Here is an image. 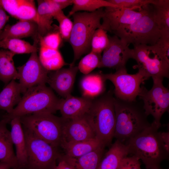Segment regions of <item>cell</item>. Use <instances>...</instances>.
Returning <instances> with one entry per match:
<instances>
[{"label": "cell", "mask_w": 169, "mask_h": 169, "mask_svg": "<svg viewBox=\"0 0 169 169\" xmlns=\"http://www.w3.org/2000/svg\"><path fill=\"white\" fill-rule=\"evenodd\" d=\"M158 129L152 123L125 144L129 154L141 160L146 169H161V162L168 158L169 149L162 142Z\"/></svg>", "instance_id": "obj_1"}, {"label": "cell", "mask_w": 169, "mask_h": 169, "mask_svg": "<svg viewBox=\"0 0 169 169\" xmlns=\"http://www.w3.org/2000/svg\"><path fill=\"white\" fill-rule=\"evenodd\" d=\"M115 97L113 90L93 99L84 115L96 137L105 146L111 144L114 137L115 124Z\"/></svg>", "instance_id": "obj_2"}, {"label": "cell", "mask_w": 169, "mask_h": 169, "mask_svg": "<svg viewBox=\"0 0 169 169\" xmlns=\"http://www.w3.org/2000/svg\"><path fill=\"white\" fill-rule=\"evenodd\" d=\"M115 124L114 137L125 144L151 125L143 104L115 97Z\"/></svg>", "instance_id": "obj_3"}, {"label": "cell", "mask_w": 169, "mask_h": 169, "mask_svg": "<svg viewBox=\"0 0 169 169\" xmlns=\"http://www.w3.org/2000/svg\"><path fill=\"white\" fill-rule=\"evenodd\" d=\"M127 44L153 45L162 37L169 35L162 28L154 12L152 4L148 12L133 23L121 25L113 33Z\"/></svg>", "instance_id": "obj_4"}, {"label": "cell", "mask_w": 169, "mask_h": 169, "mask_svg": "<svg viewBox=\"0 0 169 169\" xmlns=\"http://www.w3.org/2000/svg\"><path fill=\"white\" fill-rule=\"evenodd\" d=\"M60 99L50 88L45 84L28 89L23 94L20 101L11 112L3 116L8 123L13 118L28 115L47 113L53 114L58 110Z\"/></svg>", "instance_id": "obj_5"}, {"label": "cell", "mask_w": 169, "mask_h": 169, "mask_svg": "<svg viewBox=\"0 0 169 169\" xmlns=\"http://www.w3.org/2000/svg\"><path fill=\"white\" fill-rule=\"evenodd\" d=\"M104 9L101 8L92 12H77L72 15L73 25L69 40L74 54L73 61L75 62L91 49L90 43L95 31L101 28V20L104 14Z\"/></svg>", "instance_id": "obj_6"}, {"label": "cell", "mask_w": 169, "mask_h": 169, "mask_svg": "<svg viewBox=\"0 0 169 169\" xmlns=\"http://www.w3.org/2000/svg\"><path fill=\"white\" fill-rule=\"evenodd\" d=\"M20 117L23 127L52 146H60L66 119L47 113L31 114Z\"/></svg>", "instance_id": "obj_7"}, {"label": "cell", "mask_w": 169, "mask_h": 169, "mask_svg": "<svg viewBox=\"0 0 169 169\" xmlns=\"http://www.w3.org/2000/svg\"><path fill=\"white\" fill-rule=\"evenodd\" d=\"M23 128L27 155L26 169H54L61 154L58 148L40 138L29 130Z\"/></svg>", "instance_id": "obj_8"}, {"label": "cell", "mask_w": 169, "mask_h": 169, "mask_svg": "<svg viewBox=\"0 0 169 169\" xmlns=\"http://www.w3.org/2000/svg\"><path fill=\"white\" fill-rule=\"evenodd\" d=\"M131 59L137 63L133 68L143 70L148 79L151 77L169 78V59L156 44L134 46L131 49Z\"/></svg>", "instance_id": "obj_9"}, {"label": "cell", "mask_w": 169, "mask_h": 169, "mask_svg": "<svg viewBox=\"0 0 169 169\" xmlns=\"http://www.w3.org/2000/svg\"><path fill=\"white\" fill-rule=\"evenodd\" d=\"M153 86L148 90L141 86L139 95L143 101V108L146 114L152 115L153 123L158 129L161 125L160 120L163 114L168 111L169 107V90L163 84V78L153 77Z\"/></svg>", "instance_id": "obj_10"}, {"label": "cell", "mask_w": 169, "mask_h": 169, "mask_svg": "<svg viewBox=\"0 0 169 169\" xmlns=\"http://www.w3.org/2000/svg\"><path fill=\"white\" fill-rule=\"evenodd\" d=\"M102 75L106 80H108L113 84L115 98L130 101L136 100L141 90V84L149 79L144 71L140 69L134 74L128 73L125 68L117 70L114 73H102Z\"/></svg>", "instance_id": "obj_11"}, {"label": "cell", "mask_w": 169, "mask_h": 169, "mask_svg": "<svg viewBox=\"0 0 169 169\" xmlns=\"http://www.w3.org/2000/svg\"><path fill=\"white\" fill-rule=\"evenodd\" d=\"M17 69L23 94L31 87L45 84L47 83L49 71L41 64L37 51L32 53L27 62Z\"/></svg>", "instance_id": "obj_12"}, {"label": "cell", "mask_w": 169, "mask_h": 169, "mask_svg": "<svg viewBox=\"0 0 169 169\" xmlns=\"http://www.w3.org/2000/svg\"><path fill=\"white\" fill-rule=\"evenodd\" d=\"M151 4L144 7L138 11L135 10L136 8H106L104 9L101 28L113 33L120 26L130 24L145 14Z\"/></svg>", "instance_id": "obj_13"}, {"label": "cell", "mask_w": 169, "mask_h": 169, "mask_svg": "<svg viewBox=\"0 0 169 169\" xmlns=\"http://www.w3.org/2000/svg\"><path fill=\"white\" fill-rule=\"evenodd\" d=\"M109 43L103 51L98 67L116 69L125 68L126 64L131 59V49L123 40L114 35L109 36Z\"/></svg>", "instance_id": "obj_14"}, {"label": "cell", "mask_w": 169, "mask_h": 169, "mask_svg": "<svg viewBox=\"0 0 169 169\" xmlns=\"http://www.w3.org/2000/svg\"><path fill=\"white\" fill-rule=\"evenodd\" d=\"M68 68H61L49 73L47 83L51 88L65 98L71 95L75 77L79 70L77 66L70 64Z\"/></svg>", "instance_id": "obj_15"}, {"label": "cell", "mask_w": 169, "mask_h": 169, "mask_svg": "<svg viewBox=\"0 0 169 169\" xmlns=\"http://www.w3.org/2000/svg\"><path fill=\"white\" fill-rule=\"evenodd\" d=\"M62 135V143L82 141L96 137L93 129L84 116L72 119H66L63 127Z\"/></svg>", "instance_id": "obj_16"}, {"label": "cell", "mask_w": 169, "mask_h": 169, "mask_svg": "<svg viewBox=\"0 0 169 169\" xmlns=\"http://www.w3.org/2000/svg\"><path fill=\"white\" fill-rule=\"evenodd\" d=\"M93 99L83 96L75 97L71 95L60 99L59 105L62 117L70 120L84 116L89 110Z\"/></svg>", "instance_id": "obj_17"}, {"label": "cell", "mask_w": 169, "mask_h": 169, "mask_svg": "<svg viewBox=\"0 0 169 169\" xmlns=\"http://www.w3.org/2000/svg\"><path fill=\"white\" fill-rule=\"evenodd\" d=\"M12 140L15 146L16 156L19 169H26L27 164V147L24 134L20 117L13 118L10 122Z\"/></svg>", "instance_id": "obj_18"}, {"label": "cell", "mask_w": 169, "mask_h": 169, "mask_svg": "<svg viewBox=\"0 0 169 169\" xmlns=\"http://www.w3.org/2000/svg\"><path fill=\"white\" fill-rule=\"evenodd\" d=\"M38 25L31 21L19 20L15 24L7 25L0 32V40L6 38L21 39L33 37L38 39Z\"/></svg>", "instance_id": "obj_19"}, {"label": "cell", "mask_w": 169, "mask_h": 169, "mask_svg": "<svg viewBox=\"0 0 169 169\" xmlns=\"http://www.w3.org/2000/svg\"><path fill=\"white\" fill-rule=\"evenodd\" d=\"M7 124L3 119L0 121V162L9 164L13 169H19L10 132L7 127Z\"/></svg>", "instance_id": "obj_20"}, {"label": "cell", "mask_w": 169, "mask_h": 169, "mask_svg": "<svg viewBox=\"0 0 169 169\" xmlns=\"http://www.w3.org/2000/svg\"><path fill=\"white\" fill-rule=\"evenodd\" d=\"M105 81L102 72L84 75L80 82L82 96L93 99L100 95L105 92Z\"/></svg>", "instance_id": "obj_21"}, {"label": "cell", "mask_w": 169, "mask_h": 169, "mask_svg": "<svg viewBox=\"0 0 169 169\" xmlns=\"http://www.w3.org/2000/svg\"><path fill=\"white\" fill-rule=\"evenodd\" d=\"M129 154L128 146L116 140L104 154L98 169H117L122 160Z\"/></svg>", "instance_id": "obj_22"}, {"label": "cell", "mask_w": 169, "mask_h": 169, "mask_svg": "<svg viewBox=\"0 0 169 169\" xmlns=\"http://www.w3.org/2000/svg\"><path fill=\"white\" fill-rule=\"evenodd\" d=\"M37 1L38 38L58 29V26L52 25L54 15L56 12L46 0Z\"/></svg>", "instance_id": "obj_23"}, {"label": "cell", "mask_w": 169, "mask_h": 169, "mask_svg": "<svg viewBox=\"0 0 169 169\" xmlns=\"http://www.w3.org/2000/svg\"><path fill=\"white\" fill-rule=\"evenodd\" d=\"M104 145L97 138L73 142H62L60 146L65 154L72 157L77 158ZM105 146V145H104Z\"/></svg>", "instance_id": "obj_24"}, {"label": "cell", "mask_w": 169, "mask_h": 169, "mask_svg": "<svg viewBox=\"0 0 169 169\" xmlns=\"http://www.w3.org/2000/svg\"><path fill=\"white\" fill-rule=\"evenodd\" d=\"M21 93L19 83L15 80H12L0 93V109L7 114L11 112L21 100Z\"/></svg>", "instance_id": "obj_25"}, {"label": "cell", "mask_w": 169, "mask_h": 169, "mask_svg": "<svg viewBox=\"0 0 169 169\" xmlns=\"http://www.w3.org/2000/svg\"><path fill=\"white\" fill-rule=\"evenodd\" d=\"M38 57L42 65L49 71L58 70L68 64L59 50L40 46Z\"/></svg>", "instance_id": "obj_26"}, {"label": "cell", "mask_w": 169, "mask_h": 169, "mask_svg": "<svg viewBox=\"0 0 169 169\" xmlns=\"http://www.w3.org/2000/svg\"><path fill=\"white\" fill-rule=\"evenodd\" d=\"M15 55L8 50H0V80L6 85L12 80L18 79L13 60Z\"/></svg>", "instance_id": "obj_27"}, {"label": "cell", "mask_w": 169, "mask_h": 169, "mask_svg": "<svg viewBox=\"0 0 169 169\" xmlns=\"http://www.w3.org/2000/svg\"><path fill=\"white\" fill-rule=\"evenodd\" d=\"M35 41L33 44L21 39L6 38L0 40V48L16 54H29L37 51V44Z\"/></svg>", "instance_id": "obj_28"}, {"label": "cell", "mask_w": 169, "mask_h": 169, "mask_svg": "<svg viewBox=\"0 0 169 169\" xmlns=\"http://www.w3.org/2000/svg\"><path fill=\"white\" fill-rule=\"evenodd\" d=\"M72 5L68 17L79 12H92L104 7H118L108 0H73Z\"/></svg>", "instance_id": "obj_29"}, {"label": "cell", "mask_w": 169, "mask_h": 169, "mask_svg": "<svg viewBox=\"0 0 169 169\" xmlns=\"http://www.w3.org/2000/svg\"><path fill=\"white\" fill-rule=\"evenodd\" d=\"M105 146L102 145L76 158V169H98L104 154Z\"/></svg>", "instance_id": "obj_30"}, {"label": "cell", "mask_w": 169, "mask_h": 169, "mask_svg": "<svg viewBox=\"0 0 169 169\" xmlns=\"http://www.w3.org/2000/svg\"><path fill=\"white\" fill-rule=\"evenodd\" d=\"M152 4L159 24L166 32L169 33V0H155Z\"/></svg>", "instance_id": "obj_31"}, {"label": "cell", "mask_w": 169, "mask_h": 169, "mask_svg": "<svg viewBox=\"0 0 169 169\" xmlns=\"http://www.w3.org/2000/svg\"><path fill=\"white\" fill-rule=\"evenodd\" d=\"M15 18L19 20L31 21L37 24V10L34 1L23 0Z\"/></svg>", "instance_id": "obj_32"}, {"label": "cell", "mask_w": 169, "mask_h": 169, "mask_svg": "<svg viewBox=\"0 0 169 169\" xmlns=\"http://www.w3.org/2000/svg\"><path fill=\"white\" fill-rule=\"evenodd\" d=\"M101 58V54L90 51L80 61L77 66L78 70L84 75L90 73L98 68Z\"/></svg>", "instance_id": "obj_33"}, {"label": "cell", "mask_w": 169, "mask_h": 169, "mask_svg": "<svg viewBox=\"0 0 169 169\" xmlns=\"http://www.w3.org/2000/svg\"><path fill=\"white\" fill-rule=\"evenodd\" d=\"M109 43V38L107 31L101 28H99L95 31L92 37L91 51L101 54Z\"/></svg>", "instance_id": "obj_34"}, {"label": "cell", "mask_w": 169, "mask_h": 169, "mask_svg": "<svg viewBox=\"0 0 169 169\" xmlns=\"http://www.w3.org/2000/svg\"><path fill=\"white\" fill-rule=\"evenodd\" d=\"M54 19L59 23L58 31L62 39L69 41L73 27V22L64 14L63 10L56 12L54 15Z\"/></svg>", "instance_id": "obj_35"}, {"label": "cell", "mask_w": 169, "mask_h": 169, "mask_svg": "<svg viewBox=\"0 0 169 169\" xmlns=\"http://www.w3.org/2000/svg\"><path fill=\"white\" fill-rule=\"evenodd\" d=\"M62 40L58 31V28L38 38L40 46L57 50H59Z\"/></svg>", "instance_id": "obj_36"}, {"label": "cell", "mask_w": 169, "mask_h": 169, "mask_svg": "<svg viewBox=\"0 0 169 169\" xmlns=\"http://www.w3.org/2000/svg\"><path fill=\"white\" fill-rule=\"evenodd\" d=\"M119 8H136L141 9L144 7L153 4L155 0H108Z\"/></svg>", "instance_id": "obj_37"}, {"label": "cell", "mask_w": 169, "mask_h": 169, "mask_svg": "<svg viewBox=\"0 0 169 169\" xmlns=\"http://www.w3.org/2000/svg\"><path fill=\"white\" fill-rule=\"evenodd\" d=\"M23 0H0V5L5 11L15 18Z\"/></svg>", "instance_id": "obj_38"}, {"label": "cell", "mask_w": 169, "mask_h": 169, "mask_svg": "<svg viewBox=\"0 0 169 169\" xmlns=\"http://www.w3.org/2000/svg\"><path fill=\"white\" fill-rule=\"evenodd\" d=\"M76 158L61 154L58 159V163L54 169H76Z\"/></svg>", "instance_id": "obj_39"}, {"label": "cell", "mask_w": 169, "mask_h": 169, "mask_svg": "<svg viewBox=\"0 0 169 169\" xmlns=\"http://www.w3.org/2000/svg\"><path fill=\"white\" fill-rule=\"evenodd\" d=\"M117 169H141L139 159L134 156L124 158Z\"/></svg>", "instance_id": "obj_40"}, {"label": "cell", "mask_w": 169, "mask_h": 169, "mask_svg": "<svg viewBox=\"0 0 169 169\" xmlns=\"http://www.w3.org/2000/svg\"><path fill=\"white\" fill-rule=\"evenodd\" d=\"M9 17L0 5V32L9 20Z\"/></svg>", "instance_id": "obj_41"}, {"label": "cell", "mask_w": 169, "mask_h": 169, "mask_svg": "<svg viewBox=\"0 0 169 169\" xmlns=\"http://www.w3.org/2000/svg\"><path fill=\"white\" fill-rule=\"evenodd\" d=\"M159 134L162 142L166 148L169 149V132H159Z\"/></svg>", "instance_id": "obj_42"}, {"label": "cell", "mask_w": 169, "mask_h": 169, "mask_svg": "<svg viewBox=\"0 0 169 169\" xmlns=\"http://www.w3.org/2000/svg\"><path fill=\"white\" fill-rule=\"evenodd\" d=\"M12 168L11 166L9 164L2 162H0V169H10Z\"/></svg>", "instance_id": "obj_43"}, {"label": "cell", "mask_w": 169, "mask_h": 169, "mask_svg": "<svg viewBox=\"0 0 169 169\" xmlns=\"http://www.w3.org/2000/svg\"><path fill=\"white\" fill-rule=\"evenodd\" d=\"M161 169L152 168V169Z\"/></svg>", "instance_id": "obj_44"}]
</instances>
